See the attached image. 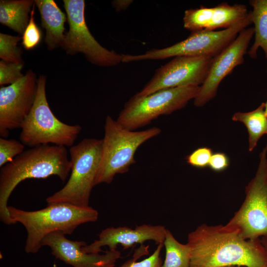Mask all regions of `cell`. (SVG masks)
Wrapping results in <instances>:
<instances>
[{"label":"cell","instance_id":"cell-24","mask_svg":"<svg viewBox=\"0 0 267 267\" xmlns=\"http://www.w3.org/2000/svg\"><path fill=\"white\" fill-rule=\"evenodd\" d=\"M25 145L15 139L0 137V167L11 162L24 150Z\"/></svg>","mask_w":267,"mask_h":267},{"label":"cell","instance_id":"cell-29","mask_svg":"<svg viewBox=\"0 0 267 267\" xmlns=\"http://www.w3.org/2000/svg\"><path fill=\"white\" fill-rule=\"evenodd\" d=\"M133 2L132 0H115L111 3L115 10L119 12L126 10Z\"/></svg>","mask_w":267,"mask_h":267},{"label":"cell","instance_id":"cell-25","mask_svg":"<svg viewBox=\"0 0 267 267\" xmlns=\"http://www.w3.org/2000/svg\"><path fill=\"white\" fill-rule=\"evenodd\" d=\"M35 4L30 13L29 22L22 37V44L25 49L31 50L39 45L42 39V33L35 21Z\"/></svg>","mask_w":267,"mask_h":267},{"label":"cell","instance_id":"cell-1","mask_svg":"<svg viewBox=\"0 0 267 267\" xmlns=\"http://www.w3.org/2000/svg\"><path fill=\"white\" fill-rule=\"evenodd\" d=\"M190 267H267L261 239H244L234 226L202 224L189 233Z\"/></svg>","mask_w":267,"mask_h":267},{"label":"cell","instance_id":"cell-19","mask_svg":"<svg viewBox=\"0 0 267 267\" xmlns=\"http://www.w3.org/2000/svg\"><path fill=\"white\" fill-rule=\"evenodd\" d=\"M234 121L242 122L247 128L249 135V151H252L259 139L267 134V116L265 113V103L255 110L248 112H236L232 117Z\"/></svg>","mask_w":267,"mask_h":267},{"label":"cell","instance_id":"cell-12","mask_svg":"<svg viewBox=\"0 0 267 267\" xmlns=\"http://www.w3.org/2000/svg\"><path fill=\"white\" fill-rule=\"evenodd\" d=\"M38 79L31 70L16 82L0 89V135L5 138L9 131L21 128L34 103Z\"/></svg>","mask_w":267,"mask_h":267},{"label":"cell","instance_id":"cell-20","mask_svg":"<svg viewBox=\"0 0 267 267\" xmlns=\"http://www.w3.org/2000/svg\"><path fill=\"white\" fill-rule=\"evenodd\" d=\"M252 22L255 25V42L248 52L252 58H256L257 50L261 47L267 58V0H251Z\"/></svg>","mask_w":267,"mask_h":267},{"label":"cell","instance_id":"cell-13","mask_svg":"<svg viewBox=\"0 0 267 267\" xmlns=\"http://www.w3.org/2000/svg\"><path fill=\"white\" fill-rule=\"evenodd\" d=\"M255 34L254 28L241 31L222 51L214 57L207 78L200 86L194 104L202 107L214 98L222 80L244 61L249 44Z\"/></svg>","mask_w":267,"mask_h":267},{"label":"cell","instance_id":"cell-28","mask_svg":"<svg viewBox=\"0 0 267 267\" xmlns=\"http://www.w3.org/2000/svg\"><path fill=\"white\" fill-rule=\"evenodd\" d=\"M229 163V158L225 153L216 152L213 153L208 167L214 172H221L228 167Z\"/></svg>","mask_w":267,"mask_h":267},{"label":"cell","instance_id":"cell-4","mask_svg":"<svg viewBox=\"0 0 267 267\" xmlns=\"http://www.w3.org/2000/svg\"><path fill=\"white\" fill-rule=\"evenodd\" d=\"M161 133V129L156 127L140 131L129 130L107 116L95 185L110 183L116 175L128 172L135 163L134 155L139 147Z\"/></svg>","mask_w":267,"mask_h":267},{"label":"cell","instance_id":"cell-27","mask_svg":"<svg viewBox=\"0 0 267 267\" xmlns=\"http://www.w3.org/2000/svg\"><path fill=\"white\" fill-rule=\"evenodd\" d=\"M213 154L212 149L207 147L198 148L186 157V162L197 168H205L209 166Z\"/></svg>","mask_w":267,"mask_h":267},{"label":"cell","instance_id":"cell-14","mask_svg":"<svg viewBox=\"0 0 267 267\" xmlns=\"http://www.w3.org/2000/svg\"><path fill=\"white\" fill-rule=\"evenodd\" d=\"M63 232L54 231L45 236L41 245L51 248V254L57 259L73 267H114L121 252L109 250L103 254L87 253L82 247L87 245L84 241L67 239Z\"/></svg>","mask_w":267,"mask_h":267},{"label":"cell","instance_id":"cell-33","mask_svg":"<svg viewBox=\"0 0 267 267\" xmlns=\"http://www.w3.org/2000/svg\"></svg>","mask_w":267,"mask_h":267},{"label":"cell","instance_id":"cell-16","mask_svg":"<svg viewBox=\"0 0 267 267\" xmlns=\"http://www.w3.org/2000/svg\"><path fill=\"white\" fill-rule=\"evenodd\" d=\"M248 13L246 6L242 4L222 2L213 7L201 5L185 11L183 27L191 32L225 29L243 20Z\"/></svg>","mask_w":267,"mask_h":267},{"label":"cell","instance_id":"cell-21","mask_svg":"<svg viewBox=\"0 0 267 267\" xmlns=\"http://www.w3.org/2000/svg\"><path fill=\"white\" fill-rule=\"evenodd\" d=\"M163 244L166 256L161 267H190L191 250L187 243L179 242L172 232L167 229Z\"/></svg>","mask_w":267,"mask_h":267},{"label":"cell","instance_id":"cell-18","mask_svg":"<svg viewBox=\"0 0 267 267\" xmlns=\"http://www.w3.org/2000/svg\"><path fill=\"white\" fill-rule=\"evenodd\" d=\"M35 4L33 0H1L0 23L23 35L29 22V14Z\"/></svg>","mask_w":267,"mask_h":267},{"label":"cell","instance_id":"cell-23","mask_svg":"<svg viewBox=\"0 0 267 267\" xmlns=\"http://www.w3.org/2000/svg\"><path fill=\"white\" fill-rule=\"evenodd\" d=\"M163 246V243L158 244L156 250L151 255L137 262L136 260L141 256L148 254V246L145 247L141 245L139 248L135 250L133 258L125 262L120 267H161L162 261L160 255Z\"/></svg>","mask_w":267,"mask_h":267},{"label":"cell","instance_id":"cell-8","mask_svg":"<svg viewBox=\"0 0 267 267\" xmlns=\"http://www.w3.org/2000/svg\"><path fill=\"white\" fill-rule=\"evenodd\" d=\"M251 11L235 25L220 31L191 32L185 40L161 49H151L138 55L123 54L122 62L164 59L178 56L214 57L222 51L243 29L252 23Z\"/></svg>","mask_w":267,"mask_h":267},{"label":"cell","instance_id":"cell-22","mask_svg":"<svg viewBox=\"0 0 267 267\" xmlns=\"http://www.w3.org/2000/svg\"><path fill=\"white\" fill-rule=\"evenodd\" d=\"M20 36L0 33V58L2 60L16 64H23L22 51L17 46Z\"/></svg>","mask_w":267,"mask_h":267},{"label":"cell","instance_id":"cell-17","mask_svg":"<svg viewBox=\"0 0 267 267\" xmlns=\"http://www.w3.org/2000/svg\"><path fill=\"white\" fill-rule=\"evenodd\" d=\"M35 3L40 12L42 26L45 30L44 43L47 49L51 50L61 47L65 36L66 14L53 0H35Z\"/></svg>","mask_w":267,"mask_h":267},{"label":"cell","instance_id":"cell-10","mask_svg":"<svg viewBox=\"0 0 267 267\" xmlns=\"http://www.w3.org/2000/svg\"><path fill=\"white\" fill-rule=\"evenodd\" d=\"M69 30L65 34L61 47L67 54H83L91 64L104 67L122 62L123 54L102 46L90 32L85 17L84 0H64Z\"/></svg>","mask_w":267,"mask_h":267},{"label":"cell","instance_id":"cell-11","mask_svg":"<svg viewBox=\"0 0 267 267\" xmlns=\"http://www.w3.org/2000/svg\"><path fill=\"white\" fill-rule=\"evenodd\" d=\"M213 59L206 56L175 57L157 69L150 81L136 94L145 96L163 89L202 85Z\"/></svg>","mask_w":267,"mask_h":267},{"label":"cell","instance_id":"cell-32","mask_svg":"<svg viewBox=\"0 0 267 267\" xmlns=\"http://www.w3.org/2000/svg\"><path fill=\"white\" fill-rule=\"evenodd\" d=\"M240 267V266H228V267Z\"/></svg>","mask_w":267,"mask_h":267},{"label":"cell","instance_id":"cell-6","mask_svg":"<svg viewBox=\"0 0 267 267\" xmlns=\"http://www.w3.org/2000/svg\"><path fill=\"white\" fill-rule=\"evenodd\" d=\"M102 140L83 139L70 149L71 175L66 184L46 199L47 204L66 203L89 206L90 193L95 185Z\"/></svg>","mask_w":267,"mask_h":267},{"label":"cell","instance_id":"cell-2","mask_svg":"<svg viewBox=\"0 0 267 267\" xmlns=\"http://www.w3.org/2000/svg\"><path fill=\"white\" fill-rule=\"evenodd\" d=\"M65 146L53 144L37 146L24 150L11 162L0 168V220L14 224L8 211V200L13 190L28 178L57 176L63 182L71 172V165Z\"/></svg>","mask_w":267,"mask_h":267},{"label":"cell","instance_id":"cell-26","mask_svg":"<svg viewBox=\"0 0 267 267\" xmlns=\"http://www.w3.org/2000/svg\"><path fill=\"white\" fill-rule=\"evenodd\" d=\"M23 64L8 63L3 60L0 61V85H11L24 76L21 71Z\"/></svg>","mask_w":267,"mask_h":267},{"label":"cell","instance_id":"cell-9","mask_svg":"<svg viewBox=\"0 0 267 267\" xmlns=\"http://www.w3.org/2000/svg\"><path fill=\"white\" fill-rule=\"evenodd\" d=\"M267 143L260 154L255 177L245 187L246 196L227 223L237 228L244 239H267Z\"/></svg>","mask_w":267,"mask_h":267},{"label":"cell","instance_id":"cell-30","mask_svg":"<svg viewBox=\"0 0 267 267\" xmlns=\"http://www.w3.org/2000/svg\"><path fill=\"white\" fill-rule=\"evenodd\" d=\"M261 241L267 250V239L263 237L261 239Z\"/></svg>","mask_w":267,"mask_h":267},{"label":"cell","instance_id":"cell-15","mask_svg":"<svg viewBox=\"0 0 267 267\" xmlns=\"http://www.w3.org/2000/svg\"><path fill=\"white\" fill-rule=\"evenodd\" d=\"M167 229L161 225L146 224L136 226L134 228L127 226L108 227L101 231L98 240L83 246L82 250L87 253H99L102 251V247L108 246L109 250H115L118 245L127 249L136 244L143 245L149 240L158 245L163 243Z\"/></svg>","mask_w":267,"mask_h":267},{"label":"cell","instance_id":"cell-31","mask_svg":"<svg viewBox=\"0 0 267 267\" xmlns=\"http://www.w3.org/2000/svg\"><path fill=\"white\" fill-rule=\"evenodd\" d=\"M265 113L267 116V100L266 103H265Z\"/></svg>","mask_w":267,"mask_h":267},{"label":"cell","instance_id":"cell-3","mask_svg":"<svg viewBox=\"0 0 267 267\" xmlns=\"http://www.w3.org/2000/svg\"><path fill=\"white\" fill-rule=\"evenodd\" d=\"M13 224H22L27 232L25 251L36 253L42 247L41 242L47 234L61 231L71 234L80 225L98 220V212L90 206H78L61 203L48 204L37 211H27L8 206Z\"/></svg>","mask_w":267,"mask_h":267},{"label":"cell","instance_id":"cell-5","mask_svg":"<svg viewBox=\"0 0 267 267\" xmlns=\"http://www.w3.org/2000/svg\"><path fill=\"white\" fill-rule=\"evenodd\" d=\"M37 84L33 107L21 127L20 141L30 147L45 144L71 147L80 134L82 127L78 124H65L55 116L46 96L45 76H39Z\"/></svg>","mask_w":267,"mask_h":267},{"label":"cell","instance_id":"cell-7","mask_svg":"<svg viewBox=\"0 0 267 267\" xmlns=\"http://www.w3.org/2000/svg\"><path fill=\"white\" fill-rule=\"evenodd\" d=\"M200 86L163 89L145 96L136 94L125 104L117 121L129 130L143 127L163 115L184 108L198 93Z\"/></svg>","mask_w":267,"mask_h":267}]
</instances>
